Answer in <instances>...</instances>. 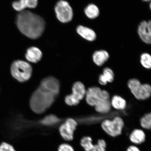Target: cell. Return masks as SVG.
<instances>
[{
	"instance_id": "1",
	"label": "cell",
	"mask_w": 151,
	"mask_h": 151,
	"mask_svg": "<svg viewBox=\"0 0 151 151\" xmlns=\"http://www.w3.org/2000/svg\"><path fill=\"white\" fill-rule=\"evenodd\" d=\"M60 90V84L57 79L50 76L43 79L30 99L32 110L37 114L44 113L55 101Z\"/></svg>"
},
{
	"instance_id": "2",
	"label": "cell",
	"mask_w": 151,
	"mask_h": 151,
	"mask_svg": "<svg viewBox=\"0 0 151 151\" xmlns=\"http://www.w3.org/2000/svg\"><path fill=\"white\" fill-rule=\"evenodd\" d=\"M45 24L42 17L28 10L20 12L17 17L19 29L30 39H36L40 37L44 31Z\"/></svg>"
},
{
	"instance_id": "3",
	"label": "cell",
	"mask_w": 151,
	"mask_h": 151,
	"mask_svg": "<svg viewBox=\"0 0 151 151\" xmlns=\"http://www.w3.org/2000/svg\"><path fill=\"white\" fill-rule=\"evenodd\" d=\"M12 76L20 82L29 80L32 73V68L27 62L22 60H16L13 62L11 68Z\"/></svg>"
},
{
	"instance_id": "4",
	"label": "cell",
	"mask_w": 151,
	"mask_h": 151,
	"mask_svg": "<svg viewBox=\"0 0 151 151\" xmlns=\"http://www.w3.org/2000/svg\"><path fill=\"white\" fill-rule=\"evenodd\" d=\"M124 125L123 119L120 116H116L112 120L105 119L102 122V129L110 137H116L122 134Z\"/></svg>"
},
{
	"instance_id": "5",
	"label": "cell",
	"mask_w": 151,
	"mask_h": 151,
	"mask_svg": "<svg viewBox=\"0 0 151 151\" xmlns=\"http://www.w3.org/2000/svg\"><path fill=\"white\" fill-rule=\"evenodd\" d=\"M128 86L136 99L139 100H145L150 97L151 87L148 84H142L137 79L130 80Z\"/></svg>"
},
{
	"instance_id": "6",
	"label": "cell",
	"mask_w": 151,
	"mask_h": 151,
	"mask_svg": "<svg viewBox=\"0 0 151 151\" xmlns=\"http://www.w3.org/2000/svg\"><path fill=\"white\" fill-rule=\"evenodd\" d=\"M85 96L87 103L91 106L94 107L104 100L109 99L110 97L106 91L101 90L97 87L88 88Z\"/></svg>"
},
{
	"instance_id": "7",
	"label": "cell",
	"mask_w": 151,
	"mask_h": 151,
	"mask_svg": "<svg viewBox=\"0 0 151 151\" xmlns=\"http://www.w3.org/2000/svg\"><path fill=\"white\" fill-rule=\"evenodd\" d=\"M57 18L62 23L70 22L73 17L72 8L67 1L61 0L58 1L55 7Z\"/></svg>"
},
{
	"instance_id": "8",
	"label": "cell",
	"mask_w": 151,
	"mask_h": 151,
	"mask_svg": "<svg viewBox=\"0 0 151 151\" xmlns=\"http://www.w3.org/2000/svg\"><path fill=\"white\" fill-rule=\"evenodd\" d=\"M86 92V88L82 83L75 82L73 85L72 94L67 96L65 98V103L70 106L78 105L80 101L84 99Z\"/></svg>"
},
{
	"instance_id": "9",
	"label": "cell",
	"mask_w": 151,
	"mask_h": 151,
	"mask_svg": "<svg viewBox=\"0 0 151 151\" xmlns=\"http://www.w3.org/2000/svg\"><path fill=\"white\" fill-rule=\"evenodd\" d=\"M78 126L76 121L72 118H68L59 126V133L64 140L71 141L74 138L75 132Z\"/></svg>"
},
{
	"instance_id": "10",
	"label": "cell",
	"mask_w": 151,
	"mask_h": 151,
	"mask_svg": "<svg viewBox=\"0 0 151 151\" xmlns=\"http://www.w3.org/2000/svg\"><path fill=\"white\" fill-rule=\"evenodd\" d=\"M80 145L85 151H106V143L102 139L98 140L97 144H94L92 139L89 136H85L81 139Z\"/></svg>"
},
{
	"instance_id": "11",
	"label": "cell",
	"mask_w": 151,
	"mask_h": 151,
	"mask_svg": "<svg viewBox=\"0 0 151 151\" xmlns=\"http://www.w3.org/2000/svg\"><path fill=\"white\" fill-rule=\"evenodd\" d=\"M139 37L143 42L147 44L151 43V22L143 21L141 22L138 28Z\"/></svg>"
},
{
	"instance_id": "12",
	"label": "cell",
	"mask_w": 151,
	"mask_h": 151,
	"mask_svg": "<svg viewBox=\"0 0 151 151\" xmlns=\"http://www.w3.org/2000/svg\"><path fill=\"white\" fill-rule=\"evenodd\" d=\"M37 4V0H20L13 2L12 6L15 10L20 12L26 8H35Z\"/></svg>"
},
{
	"instance_id": "13",
	"label": "cell",
	"mask_w": 151,
	"mask_h": 151,
	"mask_svg": "<svg viewBox=\"0 0 151 151\" xmlns=\"http://www.w3.org/2000/svg\"><path fill=\"white\" fill-rule=\"evenodd\" d=\"M42 57V53L41 50L35 47L28 48L25 54L26 59L33 63H37L40 61Z\"/></svg>"
},
{
	"instance_id": "14",
	"label": "cell",
	"mask_w": 151,
	"mask_h": 151,
	"mask_svg": "<svg viewBox=\"0 0 151 151\" xmlns=\"http://www.w3.org/2000/svg\"><path fill=\"white\" fill-rule=\"evenodd\" d=\"M76 31L81 37L88 41H94L97 37L95 32L93 30L85 26L82 25L78 26Z\"/></svg>"
},
{
	"instance_id": "15",
	"label": "cell",
	"mask_w": 151,
	"mask_h": 151,
	"mask_svg": "<svg viewBox=\"0 0 151 151\" xmlns=\"http://www.w3.org/2000/svg\"><path fill=\"white\" fill-rule=\"evenodd\" d=\"M146 137V134L142 130L136 129L134 130L130 134L129 139L132 143L139 145L145 142Z\"/></svg>"
},
{
	"instance_id": "16",
	"label": "cell",
	"mask_w": 151,
	"mask_h": 151,
	"mask_svg": "<svg viewBox=\"0 0 151 151\" xmlns=\"http://www.w3.org/2000/svg\"><path fill=\"white\" fill-rule=\"evenodd\" d=\"M93 61L96 65L99 66L103 65L109 58L108 52L105 50L96 51L93 55Z\"/></svg>"
},
{
	"instance_id": "17",
	"label": "cell",
	"mask_w": 151,
	"mask_h": 151,
	"mask_svg": "<svg viewBox=\"0 0 151 151\" xmlns=\"http://www.w3.org/2000/svg\"><path fill=\"white\" fill-rule=\"evenodd\" d=\"M111 105L110 99H105L100 102L94 106L96 112L101 114H106L110 111Z\"/></svg>"
},
{
	"instance_id": "18",
	"label": "cell",
	"mask_w": 151,
	"mask_h": 151,
	"mask_svg": "<svg viewBox=\"0 0 151 151\" xmlns=\"http://www.w3.org/2000/svg\"><path fill=\"white\" fill-rule=\"evenodd\" d=\"M84 12L88 18L94 19L99 16V10L97 6L93 4H91L85 8Z\"/></svg>"
},
{
	"instance_id": "19",
	"label": "cell",
	"mask_w": 151,
	"mask_h": 151,
	"mask_svg": "<svg viewBox=\"0 0 151 151\" xmlns=\"http://www.w3.org/2000/svg\"><path fill=\"white\" fill-rule=\"evenodd\" d=\"M111 103V106L118 110H123L126 108V106L125 100L118 96H113Z\"/></svg>"
},
{
	"instance_id": "20",
	"label": "cell",
	"mask_w": 151,
	"mask_h": 151,
	"mask_svg": "<svg viewBox=\"0 0 151 151\" xmlns=\"http://www.w3.org/2000/svg\"><path fill=\"white\" fill-rule=\"evenodd\" d=\"M61 120L56 115L50 114L45 117L40 121V123L45 126H50L56 125Z\"/></svg>"
},
{
	"instance_id": "21",
	"label": "cell",
	"mask_w": 151,
	"mask_h": 151,
	"mask_svg": "<svg viewBox=\"0 0 151 151\" xmlns=\"http://www.w3.org/2000/svg\"><path fill=\"white\" fill-rule=\"evenodd\" d=\"M140 124L143 129L150 130L151 128V114L150 113H147L140 119Z\"/></svg>"
},
{
	"instance_id": "22",
	"label": "cell",
	"mask_w": 151,
	"mask_h": 151,
	"mask_svg": "<svg viewBox=\"0 0 151 151\" xmlns=\"http://www.w3.org/2000/svg\"><path fill=\"white\" fill-rule=\"evenodd\" d=\"M141 63L143 67L147 69L151 68V57L150 54L144 53L141 56Z\"/></svg>"
},
{
	"instance_id": "23",
	"label": "cell",
	"mask_w": 151,
	"mask_h": 151,
	"mask_svg": "<svg viewBox=\"0 0 151 151\" xmlns=\"http://www.w3.org/2000/svg\"><path fill=\"white\" fill-rule=\"evenodd\" d=\"M103 78H104L107 82L112 83L114 81V75L112 69L109 68H106L103 70Z\"/></svg>"
},
{
	"instance_id": "24",
	"label": "cell",
	"mask_w": 151,
	"mask_h": 151,
	"mask_svg": "<svg viewBox=\"0 0 151 151\" xmlns=\"http://www.w3.org/2000/svg\"><path fill=\"white\" fill-rule=\"evenodd\" d=\"M0 151H16L12 145L6 142H3L0 144Z\"/></svg>"
},
{
	"instance_id": "25",
	"label": "cell",
	"mask_w": 151,
	"mask_h": 151,
	"mask_svg": "<svg viewBox=\"0 0 151 151\" xmlns=\"http://www.w3.org/2000/svg\"><path fill=\"white\" fill-rule=\"evenodd\" d=\"M58 151H75V150L70 145L64 143H62L58 147Z\"/></svg>"
},
{
	"instance_id": "26",
	"label": "cell",
	"mask_w": 151,
	"mask_h": 151,
	"mask_svg": "<svg viewBox=\"0 0 151 151\" xmlns=\"http://www.w3.org/2000/svg\"><path fill=\"white\" fill-rule=\"evenodd\" d=\"M99 83L102 86H105L107 84V82L105 79L103 78L102 75L99 76Z\"/></svg>"
},
{
	"instance_id": "27",
	"label": "cell",
	"mask_w": 151,
	"mask_h": 151,
	"mask_svg": "<svg viewBox=\"0 0 151 151\" xmlns=\"http://www.w3.org/2000/svg\"><path fill=\"white\" fill-rule=\"evenodd\" d=\"M126 151H140L137 147L135 146H131L128 147Z\"/></svg>"
},
{
	"instance_id": "28",
	"label": "cell",
	"mask_w": 151,
	"mask_h": 151,
	"mask_svg": "<svg viewBox=\"0 0 151 151\" xmlns=\"http://www.w3.org/2000/svg\"><path fill=\"white\" fill-rule=\"evenodd\" d=\"M143 1L146 2H149L151 0H143Z\"/></svg>"
}]
</instances>
